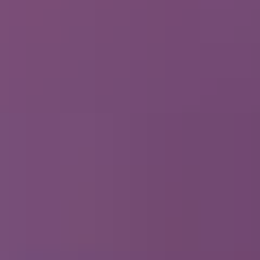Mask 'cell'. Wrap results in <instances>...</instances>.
Masks as SVG:
<instances>
[{"label": "cell", "instance_id": "obj_1", "mask_svg": "<svg viewBox=\"0 0 260 260\" xmlns=\"http://www.w3.org/2000/svg\"><path fill=\"white\" fill-rule=\"evenodd\" d=\"M139 61H208V52H139ZM0 70H26V61H0Z\"/></svg>", "mask_w": 260, "mask_h": 260}]
</instances>
